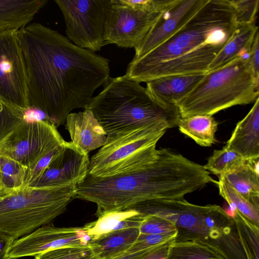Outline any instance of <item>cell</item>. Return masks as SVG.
<instances>
[{
	"label": "cell",
	"instance_id": "cell-40",
	"mask_svg": "<svg viewBox=\"0 0 259 259\" xmlns=\"http://www.w3.org/2000/svg\"><path fill=\"white\" fill-rule=\"evenodd\" d=\"M3 189H4V186H3V185L2 183V174H1V168H0V191L2 190Z\"/></svg>",
	"mask_w": 259,
	"mask_h": 259
},
{
	"label": "cell",
	"instance_id": "cell-7",
	"mask_svg": "<svg viewBox=\"0 0 259 259\" xmlns=\"http://www.w3.org/2000/svg\"><path fill=\"white\" fill-rule=\"evenodd\" d=\"M75 190L76 185L3 189L0 191V232L16 240L49 224L75 199Z\"/></svg>",
	"mask_w": 259,
	"mask_h": 259
},
{
	"label": "cell",
	"instance_id": "cell-22",
	"mask_svg": "<svg viewBox=\"0 0 259 259\" xmlns=\"http://www.w3.org/2000/svg\"><path fill=\"white\" fill-rule=\"evenodd\" d=\"M98 217L96 221L83 226L92 240L117 230L139 228L144 215L133 209L127 208L106 212Z\"/></svg>",
	"mask_w": 259,
	"mask_h": 259
},
{
	"label": "cell",
	"instance_id": "cell-8",
	"mask_svg": "<svg viewBox=\"0 0 259 259\" xmlns=\"http://www.w3.org/2000/svg\"><path fill=\"white\" fill-rule=\"evenodd\" d=\"M170 125L157 121L107 136L105 144L93 155L89 174L108 177L136 170L154 161L156 144Z\"/></svg>",
	"mask_w": 259,
	"mask_h": 259
},
{
	"label": "cell",
	"instance_id": "cell-24",
	"mask_svg": "<svg viewBox=\"0 0 259 259\" xmlns=\"http://www.w3.org/2000/svg\"><path fill=\"white\" fill-rule=\"evenodd\" d=\"M218 123L214 117L208 115H196L180 117L177 126L183 134L203 147L215 143V133Z\"/></svg>",
	"mask_w": 259,
	"mask_h": 259
},
{
	"label": "cell",
	"instance_id": "cell-13",
	"mask_svg": "<svg viewBox=\"0 0 259 259\" xmlns=\"http://www.w3.org/2000/svg\"><path fill=\"white\" fill-rule=\"evenodd\" d=\"M92 240L83 227L58 228L48 224L16 239L8 256L10 259L35 257L44 252L61 247L89 246Z\"/></svg>",
	"mask_w": 259,
	"mask_h": 259
},
{
	"label": "cell",
	"instance_id": "cell-26",
	"mask_svg": "<svg viewBox=\"0 0 259 259\" xmlns=\"http://www.w3.org/2000/svg\"><path fill=\"white\" fill-rule=\"evenodd\" d=\"M166 259H224L211 248L196 242L171 244Z\"/></svg>",
	"mask_w": 259,
	"mask_h": 259
},
{
	"label": "cell",
	"instance_id": "cell-34",
	"mask_svg": "<svg viewBox=\"0 0 259 259\" xmlns=\"http://www.w3.org/2000/svg\"><path fill=\"white\" fill-rule=\"evenodd\" d=\"M65 143L66 141L63 144L59 145L50 150L41 157L31 166L27 168L24 186H28L41 176L52 161L63 150Z\"/></svg>",
	"mask_w": 259,
	"mask_h": 259
},
{
	"label": "cell",
	"instance_id": "cell-23",
	"mask_svg": "<svg viewBox=\"0 0 259 259\" xmlns=\"http://www.w3.org/2000/svg\"><path fill=\"white\" fill-rule=\"evenodd\" d=\"M139 234L138 228L117 230L92 240L89 247L94 255L106 259L128 249Z\"/></svg>",
	"mask_w": 259,
	"mask_h": 259
},
{
	"label": "cell",
	"instance_id": "cell-12",
	"mask_svg": "<svg viewBox=\"0 0 259 259\" xmlns=\"http://www.w3.org/2000/svg\"><path fill=\"white\" fill-rule=\"evenodd\" d=\"M0 100L23 112L29 109L26 68L18 30L0 32Z\"/></svg>",
	"mask_w": 259,
	"mask_h": 259
},
{
	"label": "cell",
	"instance_id": "cell-36",
	"mask_svg": "<svg viewBox=\"0 0 259 259\" xmlns=\"http://www.w3.org/2000/svg\"><path fill=\"white\" fill-rule=\"evenodd\" d=\"M174 241V239L154 247L135 259H166L169 247Z\"/></svg>",
	"mask_w": 259,
	"mask_h": 259
},
{
	"label": "cell",
	"instance_id": "cell-35",
	"mask_svg": "<svg viewBox=\"0 0 259 259\" xmlns=\"http://www.w3.org/2000/svg\"><path fill=\"white\" fill-rule=\"evenodd\" d=\"M175 238L166 235L140 234L128 250L139 251L150 249L174 240Z\"/></svg>",
	"mask_w": 259,
	"mask_h": 259
},
{
	"label": "cell",
	"instance_id": "cell-39",
	"mask_svg": "<svg viewBox=\"0 0 259 259\" xmlns=\"http://www.w3.org/2000/svg\"><path fill=\"white\" fill-rule=\"evenodd\" d=\"M150 249L144 250L139 251H134L127 249L106 259H135L140 255L149 251Z\"/></svg>",
	"mask_w": 259,
	"mask_h": 259
},
{
	"label": "cell",
	"instance_id": "cell-16",
	"mask_svg": "<svg viewBox=\"0 0 259 259\" xmlns=\"http://www.w3.org/2000/svg\"><path fill=\"white\" fill-rule=\"evenodd\" d=\"M65 129L71 142L84 152L101 148L106 142L107 135L92 112L87 108L71 112L66 118Z\"/></svg>",
	"mask_w": 259,
	"mask_h": 259
},
{
	"label": "cell",
	"instance_id": "cell-21",
	"mask_svg": "<svg viewBox=\"0 0 259 259\" xmlns=\"http://www.w3.org/2000/svg\"><path fill=\"white\" fill-rule=\"evenodd\" d=\"M257 32L255 23L236 24L229 39L209 65L208 71L223 66L237 58L248 55Z\"/></svg>",
	"mask_w": 259,
	"mask_h": 259
},
{
	"label": "cell",
	"instance_id": "cell-15",
	"mask_svg": "<svg viewBox=\"0 0 259 259\" xmlns=\"http://www.w3.org/2000/svg\"><path fill=\"white\" fill-rule=\"evenodd\" d=\"M207 0H178L135 49L134 59L144 56L171 37L205 4Z\"/></svg>",
	"mask_w": 259,
	"mask_h": 259
},
{
	"label": "cell",
	"instance_id": "cell-38",
	"mask_svg": "<svg viewBox=\"0 0 259 259\" xmlns=\"http://www.w3.org/2000/svg\"><path fill=\"white\" fill-rule=\"evenodd\" d=\"M15 240L13 237L0 232V259H10L8 252Z\"/></svg>",
	"mask_w": 259,
	"mask_h": 259
},
{
	"label": "cell",
	"instance_id": "cell-27",
	"mask_svg": "<svg viewBox=\"0 0 259 259\" xmlns=\"http://www.w3.org/2000/svg\"><path fill=\"white\" fill-rule=\"evenodd\" d=\"M232 215L248 259H259V228L254 226L235 209Z\"/></svg>",
	"mask_w": 259,
	"mask_h": 259
},
{
	"label": "cell",
	"instance_id": "cell-33",
	"mask_svg": "<svg viewBox=\"0 0 259 259\" xmlns=\"http://www.w3.org/2000/svg\"><path fill=\"white\" fill-rule=\"evenodd\" d=\"M233 7L236 24L255 23L258 0H230Z\"/></svg>",
	"mask_w": 259,
	"mask_h": 259
},
{
	"label": "cell",
	"instance_id": "cell-1",
	"mask_svg": "<svg viewBox=\"0 0 259 259\" xmlns=\"http://www.w3.org/2000/svg\"><path fill=\"white\" fill-rule=\"evenodd\" d=\"M25 65L29 108L56 127L84 108L111 77L109 60L78 47L58 31L33 22L18 30Z\"/></svg>",
	"mask_w": 259,
	"mask_h": 259
},
{
	"label": "cell",
	"instance_id": "cell-31",
	"mask_svg": "<svg viewBox=\"0 0 259 259\" xmlns=\"http://www.w3.org/2000/svg\"><path fill=\"white\" fill-rule=\"evenodd\" d=\"M140 234L176 237L177 230L174 224L163 218L155 215L144 216L139 227Z\"/></svg>",
	"mask_w": 259,
	"mask_h": 259
},
{
	"label": "cell",
	"instance_id": "cell-10",
	"mask_svg": "<svg viewBox=\"0 0 259 259\" xmlns=\"http://www.w3.org/2000/svg\"><path fill=\"white\" fill-rule=\"evenodd\" d=\"M64 17L67 38L93 52L105 45L104 34L110 0H55Z\"/></svg>",
	"mask_w": 259,
	"mask_h": 259
},
{
	"label": "cell",
	"instance_id": "cell-41",
	"mask_svg": "<svg viewBox=\"0 0 259 259\" xmlns=\"http://www.w3.org/2000/svg\"><path fill=\"white\" fill-rule=\"evenodd\" d=\"M91 259H99L98 257L94 255L93 257H92Z\"/></svg>",
	"mask_w": 259,
	"mask_h": 259
},
{
	"label": "cell",
	"instance_id": "cell-28",
	"mask_svg": "<svg viewBox=\"0 0 259 259\" xmlns=\"http://www.w3.org/2000/svg\"><path fill=\"white\" fill-rule=\"evenodd\" d=\"M243 160L236 152L224 146L220 150H214L203 167L209 172L219 177Z\"/></svg>",
	"mask_w": 259,
	"mask_h": 259
},
{
	"label": "cell",
	"instance_id": "cell-5",
	"mask_svg": "<svg viewBox=\"0 0 259 259\" xmlns=\"http://www.w3.org/2000/svg\"><path fill=\"white\" fill-rule=\"evenodd\" d=\"M84 108L92 112L107 136L157 121L172 128L181 117L176 106L158 103L146 88L125 75L110 77Z\"/></svg>",
	"mask_w": 259,
	"mask_h": 259
},
{
	"label": "cell",
	"instance_id": "cell-11",
	"mask_svg": "<svg viewBox=\"0 0 259 259\" xmlns=\"http://www.w3.org/2000/svg\"><path fill=\"white\" fill-rule=\"evenodd\" d=\"M65 142L57 127L47 119L29 120L26 117L0 143V154L28 168L45 154Z\"/></svg>",
	"mask_w": 259,
	"mask_h": 259
},
{
	"label": "cell",
	"instance_id": "cell-17",
	"mask_svg": "<svg viewBox=\"0 0 259 259\" xmlns=\"http://www.w3.org/2000/svg\"><path fill=\"white\" fill-rule=\"evenodd\" d=\"M205 74L164 76L147 82L146 88L151 97L158 103L165 106H176L177 102L194 89Z\"/></svg>",
	"mask_w": 259,
	"mask_h": 259
},
{
	"label": "cell",
	"instance_id": "cell-18",
	"mask_svg": "<svg viewBox=\"0 0 259 259\" xmlns=\"http://www.w3.org/2000/svg\"><path fill=\"white\" fill-rule=\"evenodd\" d=\"M225 146L236 152L245 160L259 158V99L237 123Z\"/></svg>",
	"mask_w": 259,
	"mask_h": 259
},
{
	"label": "cell",
	"instance_id": "cell-20",
	"mask_svg": "<svg viewBox=\"0 0 259 259\" xmlns=\"http://www.w3.org/2000/svg\"><path fill=\"white\" fill-rule=\"evenodd\" d=\"M47 0H0V32L19 30L30 24Z\"/></svg>",
	"mask_w": 259,
	"mask_h": 259
},
{
	"label": "cell",
	"instance_id": "cell-19",
	"mask_svg": "<svg viewBox=\"0 0 259 259\" xmlns=\"http://www.w3.org/2000/svg\"><path fill=\"white\" fill-rule=\"evenodd\" d=\"M259 158L243 160L219 177L241 195L259 206Z\"/></svg>",
	"mask_w": 259,
	"mask_h": 259
},
{
	"label": "cell",
	"instance_id": "cell-4",
	"mask_svg": "<svg viewBox=\"0 0 259 259\" xmlns=\"http://www.w3.org/2000/svg\"><path fill=\"white\" fill-rule=\"evenodd\" d=\"M138 210L172 223L177 230L174 243L196 242L224 259H248L233 217L219 205H198L184 199L152 200L140 203Z\"/></svg>",
	"mask_w": 259,
	"mask_h": 259
},
{
	"label": "cell",
	"instance_id": "cell-29",
	"mask_svg": "<svg viewBox=\"0 0 259 259\" xmlns=\"http://www.w3.org/2000/svg\"><path fill=\"white\" fill-rule=\"evenodd\" d=\"M0 168L4 189H15L24 186L27 167L12 158L0 154Z\"/></svg>",
	"mask_w": 259,
	"mask_h": 259
},
{
	"label": "cell",
	"instance_id": "cell-3",
	"mask_svg": "<svg viewBox=\"0 0 259 259\" xmlns=\"http://www.w3.org/2000/svg\"><path fill=\"white\" fill-rule=\"evenodd\" d=\"M230 0H207L169 39L134 59L125 75L141 82L167 75L206 73L236 26Z\"/></svg>",
	"mask_w": 259,
	"mask_h": 259
},
{
	"label": "cell",
	"instance_id": "cell-14",
	"mask_svg": "<svg viewBox=\"0 0 259 259\" xmlns=\"http://www.w3.org/2000/svg\"><path fill=\"white\" fill-rule=\"evenodd\" d=\"M89 154L71 142L66 141L63 150L49 164L41 176L28 185L42 188H61L77 185L89 171Z\"/></svg>",
	"mask_w": 259,
	"mask_h": 259
},
{
	"label": "cell",
	"instance_id": "cell-25",
	"mask_svg": "<svg viewBox=\"0 0 259 259\" xmlns=\"http://www.w3.org/2000/svg\"><path fill=\"white\" fill-rule=\"evenodd\" d=\"M216 185L219 194L233 209L238 211L249 222L259 228V206L256 205L232 189L219 178Z\"/></svg>",
	"mask_w": 259,
	"mask_h": 259
},
{
	"label": "cell",
	"instance_id": "cell-9",
	"mask_svg": "<svg viewBox=\"0 0 259 259\" xmlns=\"http://www.w3.org/2000/svg\"><path fill=\"white\" fill-rule=\"evenodd\" d=\"M178 0H110L105 22V45L135 48Z\"/></svg>",
	"mask_w": 259,
	"mask_h": 259
},
{
	"label": "cell",
	"instance_id": "cell-32",
	"mask_svg": "<svg viewBox=\"0 0 259 259\" xmlns=\"http://www.w3.org/2000/svg\"><path fill=\"white\" fill-rule=\"evenodd\" d=\"M94 256L89 246H70L44 252L35 256V259H91Z\"/></svg>",
	"mask_w": 259,
	"mask_h": 259
},
{
	"label": "cell",
	"instance_id": "cell-6",
	"mask_svg": "<svg viewBox=\"0 0 259 259\" xmlns=\"http://www.w3.org/2000/svg\"><path fill=\"white\" fill-rule=\"evenodd\" d=\"M259 95V77L248 55L208 71L186 96L177 102L181 117L213 114L231 107L254 103Z\"/></svg>",
	"mask_w": 259,
	"mask_h": 259
},
{
	"label": "cell",
	"instance_id": "cell-2",
	"mask_svg": "<svg viewBox=\"0 0 259 259\" xmlns=\"http://www.w3.org/2000/svg\"><path fill=\"white\" fill-rule=\"evenodd\" d=\"M159 150L154 161L133 171L108 177L88 173L76 186L75 198L95 203L98 217L145 201L183 199L215 183L203 165L169 148Z\"/></svg>",
	"mask_w": 259,
	"mask_h": 259
},
{
	"label": "cell",
	"instance_id": "cell-30",
	"mask_svg": "<svg viewBox=\"0 0 259 259\" xmlns=\"http://www.w3.org/2000/svg\"><path fill=\"white\" fill-rule=\"evenodd\" d=\"M25 112L16 109L0 100V143L25 119Z\"/></svg>",
	"mask_w": 259,
	"mask_h": 259
},
{
	"label": "cell",
	"instance_id": "cell-37",
	"mask_svg": "<svg viewBox=\"0 0 259 259\" xmlns=\"http://www.w3.org/2000/svg\"><path fill=\"white\" fill-rule=\"evenodd\" d=\"M248 60L254 74L259 77V33H257L250 47Z\"/></svg>",
	"mask_w": 259,
	"mask_h": 259
}]
</instances>
